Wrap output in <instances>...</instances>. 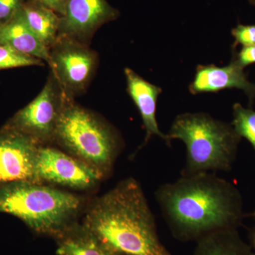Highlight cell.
<instances>
[{
  "label": "cell",
  "mask_w": 255,
  "mask_h": 255,
  "mask_svg": "<svg viewBox=\"0 0 255 255\" xmlns=\"http://www.w3.org/2000/svg\"><path fill=\"white\" fill-rule=\"evenodd\" d=\"M54 240L58 255H124L107 246L78 222Z\"/></svg>",
  "instance_id": "5bb4252c"
},
{
  "label": "cell",
  "mask_w": 255,
  "mask_h": 255,
  "mask_svg": "<svg viewBox=\"0 0 255 255\" xmlns=\"http://www.w3.org/2000/svg\"><path fill=\"white\" fill-rule=\"evenodd\" d=\"M55 142L104 178L113 170L122 147L120 135L112 125L70 97L57 128Z\"/></svg>",
  "instance_id": "5b68a950"
},
{
  "label": "cell",
  "mask_w": 255,
  "mask_h": 255,
  "mask_svg": "<svg viewBox=\"0 0 255 255\" xmlns=\"http://www.w3.org/2000/svg\"><path fill=\"white\" fill-rule=\"evenodd\" d=\"M0 44L49 63V49L28 28L19 11L9 21L0 23Z\"/></svg>",
  "instance_id": "4fadbf2b"
},
{
  "label": "cell",
  "mask_w": 255,
  "mask_h": 255,
  "mask_svg": "<svg viewBox=\"0 0 255 255\" xmlns=\"http://www.w3.org/2000/svg\"><path fill=\"white\" fill-rule=\"evenodd\" d=\"M242 90L250 101L255 100V84L247 78L244 70L231 60L226 66L199 65L196 68L194 80L189 87V92L196 95L201 93H216L228 90Z\"/></svg>",
  "instance_id": "8fae6325"
},
{
  "label": "cell",
  "mask_w": 255,
  "mask_h": 255,
  "mask_svg": "<svg viewBox=\"0 0 255 255\" xmlns=\"http://www.w3.org/2000/svg\"><path fill=\"white\" fill-rule=\"evenodd\" d=\"M44 66L43 60L20 53L5 44H0V70L26 66Z\"/></svg>",
  "instance_id": "ac0fdd59"
},
{
  "label": "cell",
  "mask_w": 255,
  "mask_h": 255,
  "mask_svg": "<svg viewBox=\"0 0 255 255\" xmlns=\"http://www.w3.org/2000/svg\"><path fill=\"white\" fill-rule=\"evenodd\" d=\"M23 0H0V23L11 19L19 11Z\"/></svg>",
  "instance_id": "ffe728a7"
},
{
  "label": "cell",
  "mask_w": 255,
  "mask_h": 255,
  "mask_svg": "<svg viewBox=\"0 0 255 255\" xmlns=\"http://www.w3.org/2000/svg\"><path fill=\"white\" fill-rule=\"evenodd\" d=\"M36 174L40 183L76 190L91 189L104 179L100 172L80 159L48 145L38 149Z\"/></svg>",
  "instance_id": "ba28073f"
},
{
  "label": "cell",
  "mask_w": 255,
  "mask_h": 255,
  "mask_svg": "<svg viewBox=\"0 0 255 255\" xmlns=\"http://www.w3.org/2000/svg\"><path fill=\"white\" fill-rule=\"evenodd\" d=\"M196 243L194 255H255L251 246L241 238L238 228L215 231Z\"/></svg>",
  "instance_id": "2e32d148"
},
{
  "label": "cell",
  "mask_w": 255,
  "mask_h": 255,
  "mask_svg": "<svg viewBox=\"0 0 255 255\" xmlns=\"http://www.w3.org/2000/svg\"><path fill=\"white\" fill-rule=\"evenodd\" d=\"M85 201L83 196L43 183L0 185V213L21 220L35 234L53 239L78 222Z\"/></svg>",
  "instance_id": "3957f363"
},
{
  "label": "cell",
  "mask_w": 255,
  "mask_h": 255,
  "mask_svg": "<svg viewBox=\"0 0 255 255\" xmlns=\"http://www.w3.org/2000/svg\"><path fill=\"white\" fill-rule=\"evenodd\" d=\"M19 12L28 28L49 49L58 38L59 15L33 0L23 3Z\"/></svg>",
  "instance_id": "9a60e30c"
},
{
  "label": "cell",
  "mask_w": 255,
  "mask_h": 255,
  "mask_svg": "<svg viewBox=\"0 0 255 255\" xmlns=\"http://www.w3.org/2000/svg\"><path fill=\"white\" fill-rule=\"evenodd\" d=\"M155 199L176 239L196 241L209 233L238 228L243 201L237 187L216 172L181 176L157 188Z\"/></svg>",
  "instance_id": "6da1fadb"
},
{
  "label": "cell",
  "mask_w": 255,
  "mask_h": 255,
  "mask_svg": "<svg viewBox=\"0 0 255 255\" xmlns=\"http://www.w3.org/2000/svg\"><path fill=\"white\" fill-rule=\"evenodd\" d=\"M33 1H36L43 4V6H46L48 9L53 10L61 17L65 14L68 0H33Z\"/></svg>",
  "instance_id": "7402d4cb"
},
{
  "label": "cell",
  "mask_w": 255,
  "mask_h": 255,
  "mask_svg": "<svg viewBox=\"0 0 255 255\" xmlns=\"http://www.w3.org/2000/svg\"><path fill=\"white\" fill-rule=\"evenodd\" d=\"M167 135L171 142L177 139L185 144L182 176L231 171L242 139L232 124L202 112L178 115Z\"/></svg>",
  "instance_id": "277c9868"
},
{
  "label": "cell",
  "mask_w": 255,
  "mask_h": 255,
  "mask_svg": "<svg viewBox=\"0 0 255 255\" xmlns=\"http://www.w3.org/2000/svg\"><path fill=\"white\" fill-rule=\"evenodd\" d=\"M82 224L124 255H172L159 239L155 216L136 179L128 177L87 208Z\"/></svg>",
  "instance_id": "7a4b0ae2"
},
{
  "label": "cell",
  "mask_w": 255,
  "mask_h": 255,
  "mask_svg": "<svg viewBox=\"0 0 255 255\" xmlns=\"http://www.w3.org/2000/svg\"><path fill=\"white\" fill-rule=\"evenodd\" d=\"M119 16L118 10L107 0H68L65 14L60 17L58 36L88 45L101 26Z\"/></svg>",
  "instance_id": "30bf717a"
},
{
  "label": "cell",
  "mask_w": 255,
  "mask_h": 255,
  "mask_svg": "<svg viewBox=\"0 0 255 255\" xmlns=\"http://www.w3.org/2000/svg\"><path fill=\"white\" fill-rule=\"evenodd\" d=\"M40 146L27 135L3 126L0 128V185L40 183L36 174Z\"/></svg>",
  "instance_id": "9c48e42d"
},
{
  "label": "cell",
  "mask_w": 255,
  "mask_h": 255,
  "mask_svg": "<svg viewBox=\"0 0 255 255\" xmlns=\"http://www.w3.org/2000/svg\"><path fill=\"white\" fill-rule=\"evenodd\" d=\"M232 36L235 39L233 48L241 46H255V24H239L233 28Z\"/></svg>",
  "instance_id": "d6986e66"
},
{
  "label": "cell",
  "mask_w": 255,
  "mask_h": 255,
  "mask_svg": "<svg viewBox=\"0 0 255 255\" xmlns=\"http://www.w3.org/2000/svg\"><path fill=\"white\" fill-rule=\"evenodd\" d=\"M124 74L127 79V91L140 112L146 132L145 140L139 150L147 145L153 136L160 137L171 147L172 142L167 134L161 131L156 118L157 100L162 93V88L146 81L130 68L124 69Z\"/></svg>",
  "instance_id": "7c38bea8"
},
{
  "label": "cell",
  "mask_w": 255,
  "mask_h": 255,
  "mask_svg": "<svg viewBox=\"0 0 255 255\" xmlns=\"http://www.w3.org/2000/svg\"><path fill=\"white\" fill-rule=\"evenodd\" d=\"M233 128L241 138L249 141L255 151V112L236 103L233 107Z\"/></svg>",
  "instance_id": "e0dca14e"
},
{
  "label": "cell",
  "mask_w": 255,
  "mask_h": 255,
  "mask_svg": "<svg viewBox=\"0 0 255 255\" xmlns=\"http://www.w3.org/2000/svg\"><path fill=\"white\" fill-rule=\"evenodd\" d=\"M232 61L243 70L255 64V46H242L237 53L234 52Z\"/></svg>",
  "instance_id": "44dd1931"
},
{
  "label": "cell",
  "mask_w": 255,
  "mask_h": 255,
  "mask_svg": "<svg viewBox=\"0 0 255 255\" xmlns=\"http://www.w3.org/2000/svg\"><path fill=\"white\" fill-rule=\"evenodd\" d=\"M49 63L54 75L68 97L83 94L98 65L97 53L89 45L67 36H58L49 48Z\"/></svg>",
  "instance_id": "52a82bcc"
},
{
  "label": "cell",
  "mask_w": 255,
  "mask_h": 255,
  "mask_svg": "<svg viewBox=\"0 0 255 255\" xmlns=\"http://www.w3.org/2000/svg\"><path fill=\"white\" fill-rule=\"evenodd\" d=\"M68 97L50 73L39 95L4 126L27 135L39 145H50L55 142V133Z\"/></svg>",
  "instance_id": "8992f818"
},
{
  "label": "cell",
  "mask_w": 255,
  "mask_h": 255,
  "mask_svg": "<svg viewBox=\"0 0 255 255\" xmlns=\"http://www.w3.org/2000/svg\"><path fill=\"white\" fill-rule=\"evenodd\" d=\"M250 2H251L252 4L255 6V0H250Z\"/></svg>",
  "instance_id": "cb8c5ba5"
},
{
  "label": "cell",
  "mask_w": 255,
  "mask_h": 255,
  "mask_svg": "<svg viewBox=\"0 0 255 255\" xmlns=\"http://www.w3.org/2000/svg\"><path fill=\"white\" fill-rule=\"evenodd\" d=\"M253 215H254V216H255V212H254V214H253Z\"/></svg>",
  "instance_id": "d4e9b609"
},
{
  "label": "cell",
  "mask_w": 255,
  "mask_h": 255,
  "mask_svg": "<svg viewBox=\"0 0 255 255\" xmlns=\"http://www.w3.org/2000/svg\"><path fill=\"white\" fill-rule=\"evenodd\" d=\"M250 239H251V246L255 253V227L252 228L250 231Z\"/></svg>",
  "instance_id": "603a6c76"
}]
</instances>
